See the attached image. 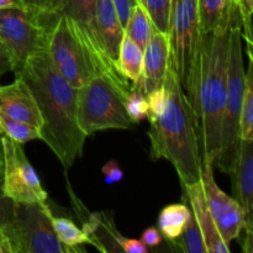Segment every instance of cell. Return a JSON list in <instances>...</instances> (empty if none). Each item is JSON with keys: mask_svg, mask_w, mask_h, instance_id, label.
Listing matches in <instances>:
<instances>
[{"mask_svg": "<svg viewBox=\"0 0 253 253\" xmlns=\"http://www.w3.org/2000/svg\"><path fill=\"white\" fill-rule=\"evenodd\" d=\"M169 63L177 73L198 120L203 32L198 0H173L169 27Z\"/></svg>", "mask_w": 253, "mask_h": 253, "instance_id": "5b68a950", "label": "cell"}, {"mask_svg": "<svg viewBox=\"0 0 253 253\" xmlns=\"http://www.w3.org/2000/svg\"><path fill=\"white\" fill-rule=\"evenodd\" d=\"M101 172L104 174V182L108 185L114 184V183L120 182L124 178V172L123 169L119 166V162L115 160H110L103 166L101 168Z\"/></svg>", "mask_w": 253, "mask_h": 253, "instance_id": "4dcf8cb0", "label": "cell"}, {"mask_svg": "<svg viewBox=\"0 0 253 253\" xmlns=\"http://www.w3.org/2000/svg\"><path fill=\"white\" fill-rule=\"evenodd\" d=\"M31 89L42 116L41 140L66 169L83 155L86 135L77 120V90L52 66L46 48L15 72Z\"/></svg>", "mask_w": 253, "mask_h": 253, "instance_id": "7a4b0ae2", "label": "cell"}, {"mask_svg": "<svg viewBox=\"0 0 253 253\" xmlns=\"http://www.w3.org/2000/svg\"><path fill=\"white\" fill-rule=\"evenodd\" d=\"M235 199L245 214V237L242 251H253V141L240 140L232 172Z\"/></svg>", "mask_w": 253, "mask_h": 253, "instance_id": "7c38bea8", "label": "cell"}, {"mask_svg": "<svg viewBox=\"0 0 253 253\" xmlns=\"http://www.w3.org/2000/svg\"><path fill=\"white\" fill-rule=\"evenodd\" d=\"M72 203L82 222V230L89 240V245L100 252H123L120 247L121 232L116 229L113 215L99 211L90 212L82 205V202L69 188Z\"/></svg>", "mask_w": 253, "mask_h": 253, "instance_id": "4fadbf2b", "label": "cell"}, {"mask_svg": "<svg viewBox=\"0 0 253 253\" xmlns=\"http://www.w3.org/2000/svg\"><path fill=\"white\" fill-rule=\"evenodd\" d=\"M95 4L96 0H52L49 7L44 10L66 15L67 17L73 20L94 53L106 63L116 67L106 56L99 40L95 22Z\"/></svg>", "mask_w": 253, "mask_h": 253, "instance_id": "5bb4252c", "label": "cell"}, {"mask_svg": "<svg viewBox=\"0 0 253 253\" xmlns=\"http://www.w3.org/2000/svg\"><path fill=\"white\" fill-rule=\"evenodd\" d=\"M120 247L121 251L126 253H147L150 251V249L141 240L126 239L124 236L120 240Z\"/></svg>", "mask_w": 253, "mask_h": 253, "instance_id": "1f68e13d", "label": "cell"}, {"mask_svg": "<svg viewBox=\"0 0 253 253\" xmlns=\"http://www.w3.org/2000/svg\"><path fill=\"white\" fill-rule=\"evenodd\" d=\"M169 66V40L168 35L153 30L145 49L140 84L146 95H150L163 85Z\"/></svg>", "mask_w": 253, "mask_h": 253, "instance_id": "9a60e30c", "label": "cell"}, {"mask_svg": "<svg viewBox=\"0 0 253 253\" xmlns=\"http://www.w3.org/2000/svg\"><path fill=\"white\" fill-rule=\"evenodd\" d=\"M51 2H52V0H49V5H51ZM49 7V6H48Z\"/></svg>", "mask_w": 253, "mask_h": 253, "instance_id": "60d3db41", "label": "cell"}, {"mask_svg": "<svg viewBox=\"0 0 253 253\" xmlns=\"http://www.w3.org/2000/svg\"><path fill=\"white\" fill-rule=\"evenodd\" d=\"M15 203L10 200L2 190V168H0V229L10 222L14 215Z\"/></svg>", "mask_w": 253, "mask_h": 253, "instance_id": "f546056e", "label": "cell"}, {"mask_svg": "<svg viewBox=\"0 0 253 253\" xmlns=\"http://www.w3.org/2000/svg\"><path fill=\"white\" fill-rule=\"evenodd\" d=\"M167 242L172 251L175 252L207 253V247H205L202 231H200L197 220L193 216V214L182 234L177 239Z\"/></svg>", "mask_w": 253, "mask_h": 253, "instance_id": "cb8c5ba5", "label": "cell"}, {"mask_svg": "<svg viewBox=\"0 0 253 253\" xmlns=\"http://www.w3.org/2000/svg\"><path fill=\"white\" fill-rule=\"evenodd\" d=\"M152 160H167L182 187L200 182L202 151L198 120L172 64L163 85L147 96Z\"/></svg>", "mask_w": 253, "mask_h": 253, "instance_id": "6da1fadb", "label": "cell"}, {"mask_svg": "<svg viewBox=\"0 0 253 253\" xmlns=\"http://www.w3.org/2000/svg\"><path fill=\"white\" fill-rule=\"evenodd\" d=\"M0 111L41 130L42 116L36 99L30 86L20 77L7 85H0Z\"/></svg>", "mask_w": 253, "mask_h": 253, "instance_id": "2e32d148", "label": "cell"}, {"mask_svg": "<svg viewBox=\"0 0 253 253\" xmlns=\"http://www.w3.org/2000/svg\"><path fill=\"white\" fill-rule=\"evenodd\" d=\"M125 106L127 115L133 124L141 123L147 119L148 114V99L140 84H132L126 94Z\"/></svg>", "mask_w": 253, "mask_h": 253, "instance_id": "83f0119b", "label": "cell"}, {"mask_svg": "<svg viewBox=\"0 0 253 253\" xmlns=\"http://www.w3.org/2000/svg\"><path fill=\"white\" fill-rule=\"evenodd\" d=\"M249 56V69L246 72L244 100L240 115V140L253 141V54Z\"/></svg>", "mask_w": 253, "mask_h": 253, "instance_id": "603a6c76", "label": "cell"}, {"mask_svg": "<svg viewBox=\"0 0 253 253\" xmlns=\"http://www.w3.org/2000/svg\"><path fill=\"white\" fill-rule=\"evenodd\" d=\"M192 216L185 204H170L163 208L158 216V231L167 241L174 240L183 232Z\"/></svg>", "mask_w": 253, "mask_h": 253, "instance_id": "ffe728a7", "label": "cell"}, {"mask_svg": "<svg viewBox=\"0 0 253 253\" xmlns=\"http://www.w3.org/2000/svg\"><path fill=\"white\" fill-rule=\"evenodd\" d=\"M7 72H12L11 59L4 46L0 43V77L4 76Z\"/></svg>", "mask_w": 253, "mask_h": 253, "instance_id": "d590c367", "label": "cell"}, {"mask_svg": "<svg viewBox=\"0 0 253 253\" xmlns=\"http://www.w3.org/2000/svg\"><path fill=\"white\" fill-rule=\"evenodd\" d=\"M52 216L47 203H15L12 219L1 227L12 253H74L57 239Z\"/></svg>", "mask_w": 253, "mask_h": 253, "instance_id": "ba28073f", "label": "cell"}, {"mask_svg": "<svg viewBox=\"0 0 253 253\" xmlns=\"http://www.w3.org/2000/svg\"><path fill=\"white\" fill-rule=\"evenodd\" d=\"M231 1L232 0H198L204 35L219 24Z\"/></svg>", "mask_w": 253, "mask_h": 253, "instance_id": "4316f807", "label": "cell"}, {"mask_svg": "<svg viewBox=\"0 0 253 253\" xmlns=\"http://www.w3.org/2000/svg\"><path fill=\"white\" fill-rule=\"evenodd\" d=\"M130 83L119 73H99L77 90V120L86 136L98 131L127 130L135 124L125 106Z\"/></svg>", "mask_w": 253, "mask_h": 253, "instance_id": "8992f818", "label": "cell"}, {"mask_svg": "<svg viewBox=\"0 0 253 253\" xmlns=\"http://www.w3.org/2000/svg\"><path fill=\"white\" fill-rule=\"evenodd\" d=\"M2 190L16 204L47 203L48 195L21 143L1 135Z\"/></svg>", "mask_w": 253, "mask_h": 253, "instance_id": "30bf717a", "label": "cell"}, {"mask_svg": "<svg viewBox=\"0 0 253 253\" xmlns=\"http://www.w3.org/2000/svg\"><path fill=\"white\" fill-rule=\"evenodd\" d=\"M36 15L46 31L49 61L72 86L79 89L99 73L121 74L94 53L73 20L51 10H41Z\"/></svg>", "mask_w": 253, "mask_h": 253, "instance_id": "277c9868", "label": "cell"}, {"mask_svg": "<svg viewBox=\"0 0 253 253\" xmlns=\"http://www.w3.org/2000/svg\"><path fill=\"white\" fill-rule=\"evenodd\" d=\"M19 4V0H0V9H6V7L16 6Z\"/></svg>", "mask_w": 253, "mask_h": 253, "instance_id": "74e56055", "label": "cell"}, {"mask_svg": "<svg viewBox=\"0 0 253 253\" xmlns=\"http://www.w3.org/2000/svg\"><path fill=\"white\" fill-rule=\"evenodd\" d=\"M0 132L21 145L34 140H41V130L27 123L15 120L0 111Z\"/></svg>", "mask_w": 253, "mask_h": 253, "instance_id": "d4e9b609", "label": "cell"}, {"mask_svg": "<svg viewBox=\"0 0 253 253\" xmlns=\"http://www.w3.org/2000/svg\"><path fill=\"white\" fill-rule=\"evenodd\" d=\"M95 22L101 47L116 66L119 48L125 34L113 0H96Z\"/></svg>", "mask_w": 253, "mask_h": 253, "instance_id": "ac0fdd59", "label": "cell"}, {"mask_svg": "<svg viewBox=\"0 0 253 253\" xmlns=\"http://www.w3.org/2000/svg\"><path fill=\"white\" fill-rule=\"evenodd\" d=\"M19 4L20 6L37 14L39 11L49 6V0H19Z\"/></svg>", "mask_w": 253, "mask_h": 253, "instance_id": "e575fe53", "label": "cell"}, {"mask_svg": "<svg viewBox=\"0 0 253 253\" xmlns=\"http://www.w3.org/2000/svg\"><path fill=\"white\" fill-rule=\"evenodd\" d=\"M113 2L116 11H118L121 24H123V26H125L126 21L131 14V10L137 4V1L136 0H113Z\"/></svg>", "mask_w": 253, "mask_h": 253, "instance_id": "d6a6232c", "label": "cell"}, {"mask_svg": "<svg viewBox=\"0 0 253 253\" xmlns=\"http://www.w3.org/2000/svg\"><path fill=\"white\" fill-rule=\"evenodd\" d=\"M52 226L56 232L57 239L71 249L74 253L84 252L82 245H89V240L82 229H79L71 219L63 216H52Z\"/></svg>", "mask_w": 253, "mask_h": 253, "instance_id": "7402d4cb", "label": "cell"}, {"mask_svg": "<svg viewBox=\"0 0 253 253\" xmlns=\"http://www.w3.org/2000/svg\"><path fill=\"white\" fill-rule=\"evenodd\" d=\"M183 193L187 202L190 204V208H192L190 211L197 220L198 226L202 231L207 253H229L230 244H227L224 237L220 235L214 219L208 209L202 182L183 187Z\"/></svg>", "mask_w": 253, "mask_h": 253, "instance_id": "e0dca14e", "label": "cell"}, {"mask_svg": "<svg viewBox=\"0 0 253 253\" xmlns=\"http://www.w3.org/2000/svg\"><path fill=\"white\" fill-rule=\"evenodd\" d=\"M136 1L147 12L152 22L153 30L167 34L173 0H136Z\"/></svg>", "mask_w": 253, "mask_h": 253, "instance_id": "484cf974", "label": "cell"}, {"mask_svg": "<svg viewBox=\"0 0 253 253\" xmlns=\"http://www.w3.org/2000/svg\"><path fill=\"white\" fill-rule=\"evenodd\" d=\"M239 9L242 39L247 43V54H252V14L253 0H235Z\"/></svg>", "mask_w": 253, "mask_h": 253, "instance_id": "f1b7e54d", "label": "cell"}, {"mask_svg": "<svg viewBox=\"0 0 253 253\" xmlns=\"http://www.w3.org/2000/svg\"><path fill=\"white\" fill-rule=\"evenodd\" d=\"M202 182L208 209L214 219L220 235L227 244L241 236L245 227V214L236 199L229 197L216 184L214 178V167L203 162Z\"/></svg>", "mask_w": 253, "mask_h": 253, "instance_id": "8fae6325", "label": "cell"}, {"mask_svg": "<svg viewBox=\"0 0 253 253\" xmlns=\"http://www.w3.org/2000/svg\"><path fill=\"white\" fill-rule=\"evenodd\" d=\"M246 85V71L244 67V39L241 24L237 21L231 31L227 67V89L221 123L220 151L215 167L230 174L234 169L240 142V115Z\"/></svg>", "mask_w": 253, "mask_h": 253, "instance_id": "52a82bcc", "label": "cell"}, {"mask_svg": "<svg viewBox=\"0 0 253 253\" xmlns=\"http://www.w3.org/2000/svg\"><path fill=\"white\" fill-rule=\"evenodd\" d=\"M143 66V51L131 41L127 36L124 35V39L119 48L118 61H116V68L118 71L131 82L136 84L141 79Z\"/></svg>", "mask_w": 253, "mask_h": 253, "instance_id": "d6986e66", "label": "cell"}, {"mask_svg": "<svg viewBox=\"0 0 253 253\" xmlns=\"http://www.w3.org/2000/svg\"><path fill=\"white\" fill-rule=\"evenodd\" d=\"M0 43L15 73L35 52L46 48V31L37 15L20 5L0 9Z\"/></svg>", "mask_w": 253, "mask_h": 253, "instance_id": "9c48e42d", "label": "cell"}, {"mask_svg": "<svg viewBox=\"0 0 253 253\" xmlns=\"http://www.w3.org/2000/svg\"><path fill=\"white\" fill-rule=\"evenodd\" d=\"M0 253H12L11 246L9 244V240L5 236L2 230L0 229Z\"/></svg>", "mask_w": 253, "mask_h": 253, "instance_id": "8d00e7d4", "label": "cell"}, {"mask_svg": "<svg viewBox=\"0 0 253 253\" xmlns=\"http://www.w3.org/2000/svg\"><path fill=\"white\" fill-rule=\"evenodd\" d=\"M152 32L153 26L147 12L141 5L136 4L124 26V34L143 51Z\"/></svg>", "mask_w": 253, "mask_h": 253, "instance_id": "44dd1931", "label": "cell"}, {"mask_svg": "<svg viewBox=\"0 0 253 253\" xmlns=\"http://www.w3.org/2000/svg\"><path fill=\"white\" fill-rule=\"evenodd\" d=\"M0 151H1V132H0Z\"/></svg>", "mask_w": 253, "mask_h": 253, "instance_id": "ab89813d", "label": "cell"}, {"mask_svg": "<svg viewBox=\"0 0 253 253\" xmlns=\"http://www.w3.org/2000/svg\"><path fill=\"white\" fill-rule=\"evenodd\" d=\"M0 168H2V155H1V151H0Z\"/></svg>", "mask_w": 253, "mask_h": 253, "instance_id": "f35d334b", "label": "cell"}, {"mask_svg": "<svg viewBox=\"0 0 253 253\" xmlns=\"http://www.w3.org/2000/svg\"><path fill=\"white\" fill-rule=\"evenodd\" d=\"M141 241L148 247V249H156L162 242V235L158 231L157 227H147L141 235Z\"/></svg>", "mask_w": 253, "mask_h": 253, "instance_id": "836d02e7", "label": "cell"}, {"mask_svg": "<svg viewBox=\"0 0 253 253\" xmlns=\"http://www.w3.org/2000/svg\"><path fill=\"white\" fill-rule=\"evenodd\" d=\"M240 21L235 0L219 24L204 35L200 58L198 95V132L203 162L215 168L221 140V123L227 89V67L231 31Z\"/></svg>", "mask_w": 253, "mask_h": 253, "instance_id": "3957f363", "label": "cell"}]
</instances>
